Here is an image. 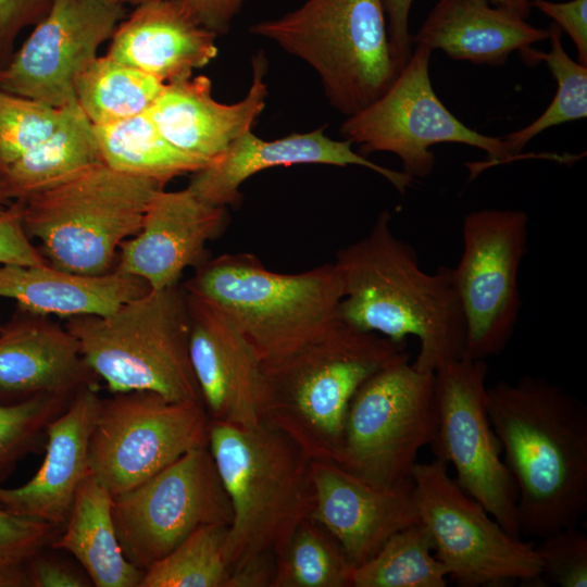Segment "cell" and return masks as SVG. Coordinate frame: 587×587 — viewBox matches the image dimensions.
<instances>
[{
  "label": "cell",
  "instance_id": "obj_1",
  "mask_svg": "<svg viewBox=\"0 0 587 587\" xmlns=\"http://www.w3.org/2000/svg\"><path fill=\"white\" fill-rule=\"evenodd\" d=\"M487 409L517 490L521 535L544 538L587 511V408L540 376L501 380Z\"/></svg>",
  "mask_w": 587,
  "mask_h": 587
},
{
  "label": "cell",
  "instance_id": "obj_2",
  "mask_svg": "<svg viewBox=\"0 0 587 587\" xmlns=\"http://www.w3.org/2000/svg\"><path fill=\"white\" fill-rule=\"evenodd\" d=\"M383 211L361 239L338 250L333 263L342 287L339 317L346 324L395 341L414 336L412 363L423 372L465 354V323L452 267L425 272L415 250L391 228Z\"/></svg>",
  "mask_w": 587,
  "mask_h": 587
},
{
  "label": "cell",
  "instance_id": "obj_3",
  "mask_svg": "<svg viewBox=\"0 0 587 587\" xmlns=\"http://www.w3.org/2000/svg\"><path fill=\"white\" fill-rule=\"evenodd\" d=\"M405 360V341L339 320L295 352L261 362L262 421L287 435L312 461L336 462L357 390L380 370Z\"/></svg>",
  "mask_w": 587,
  "mask_h": 587
},
{
  "label": "cell",
  "instance_id": "obj_4",
  "mask_svg": "<svg viewBox=\"0 0 587 587\" xmlns=\"http://www.w3.org/2000/svg\"><path fill=\"white\" fill-rule=\"evenodd\" d=\"M208 447L232 507L229 573L260 555L279 557L312 512V460L263 421L245 428L210 420Z\"/></svg>",
  "mask_w": 587,
  "mask_h": 587
},
{
  "label": "cell",
  "instance_id": "obj_5",
  "mask_svg": "<svg viewBox=\"0 0 587 587\" xmlns=\"http://www.w3.org/2000/svg\"><path fill=\"white\" fill-rule=\"evenodd\" d=\"M218 307L261 362L283 358L339 320L342 287L333 263L285 274L249 252L208 259L183 286Z\"/></svg>",
  "mask_w": 587,
  "mask_h": 587
},
{
  "label": "cell",
  "instance_id": "obj_6",
  "mask_svg": "<svg viewBox=\"0 0 587 587\" xmlns=\"http://www.w3.org/2000/svg\"><path fill=\"white\" fill-rule=\"evenodd\" d=\"M64 326L111 394L149 390L171 401L202 402L182 285L150 289L105 315L68 317Z\"/></svg>",
  "mask_w": 587,
  "mask_h": 587
},
{
  "label": "cell",
  "instance_id": "obj_7",
  "mask_svg": "<svg viewBox=\"0 0 587 587\" xmlns=\"http://www.w3.org/2000/svg\"><path fill=\"white\" fill-rule=\"evenodd\" d=\"M164 186L99 162L20 202L23 226L30 239L40 241L50 265L84 275L105 274L121 245L139 232L149 203Z\"/></svg>",
  "mask_w": 587,
  "mask_h": 587
},
{
  "label": "cell",
  "instance_id": "obj_8",
  "mask_svg": "<svg viewBox=\"0 0 587 587\" xmlns=\"http://www.w3.org/2000/svg\"><path fill=\"white\" fill-rule=\"evenodd\" d=\"M249 32L307 62L346 117L378 99L399 73L383 0H307Z\"/></svg>",
  "mask_w": 587,
  "mask_h": 587
},
{
  "label": "cell",
  "instance_id": "obj_9",
  "mask_svg": "<svg viewBox=\"0 0 587 587\" xmlns=\"http://www.w3.org/2000/svg\"><path fill=\"white\" fill-rule=\"evenodd\" d=\"M437 427L435 373L409 360L371 376L352 397L336 464L382 488L413 484L419 451Z\"/></svg>",
  "mask_w": 587,
  "mask_h": 587
},
{
  "label": "cell",
  "instance_id": "obj_10",
  "mask_svg": "<svg viewBox=\"0 0 587 587\" xmlns=\"http://www.w3.org/2000/svg\"><path fill=\"white\" fill-rule=\"evenodd\" d=\"M434 459L413 469L419 520L428 529L436 558L460 587L541 583L535 546L515 538L467 495Z\"/></svg>",
  "mask_w": 587,
  "mask_h": 587
},
{
  "label": "cell",
  "instance_id": "obj_11",
  "mask_svg": "<svg viewBox=\"0 0 587 587\" xmlns=\"http://www.w3.org/2000/svg\"><path fill=\"white\" fill-rule=\"evenodd\" d=\"M209 423L203 402L171 401L149 390L100 398L89 439L90 474L112 496L127 491L208 446Z\"/></svg>",
  "mask_w": 587,
  "mask_h": 587
},
{
  "label": "cell",
  "instance_id": "obj_12",
  "mask_svg": "<svg viewBox=\"0 0 587 587\" xmlns=\"http://www.w3.org/2000/svg\"><path fill=\"white\" fill-rule=\"evenodd\" d=\"M432 50L415 45L411 57L386 91L370 105L346 117L345 139L362 153L389 152L413 179L435 167L430 148L439 143L475 147L498 161H512L501 137L482 134L453 115L436 95L429 76Z\"/></svg>",
  "mask_w": 587,
  "mask_h": 587
},
{
  "label": "cell",
  "instance_id": "obj_13",
  "mask_svg": "<svg viewBox=\"0 0 587 587\" xmlns=\"http://www.w3.org/2000/svg\"><path fill=\"white\" fill-rule=\"evenodd\" d=\"M232 515L228 496L208 446L186 452L112 499L122 552L143 572L199 527L229 526Z\"/></svg>",
  "mask_w": 587,
  "mask_h": 587
},
{
  "label": "cell",
  "instance_id": "obj_14",
  "mask_svg": "<svg viewBox=\"0 0 587 587\" xmlns=\"http://www.w3.org/2000/svg\"><path fill=\"white\" fill-rule=\"evenodd\" d=\"M434 373L437 427L430 446L435 459L451 463L459 486L505 532L522 538L516 486L488 414L485 360L463 355Z\"/></svg>",
  "mask_w": 587,
  "mask_h": 587
},
{
  "label": "cell",
  "instance_id": "obj_15",
  "mask_svg": "<svg viewBox=\"0 0 587 587\" xmlns=\"http://www.w3.org/2000/svg\"><path fill=\"white\" fill-rule=\"evenodd\" d=\"M527 223L524 211L511 209L477 210L463 218V251L452 278L465 323L464 355L471 359L500 354L514 334Z\"/></svg>",
  "mask_w": 587,
  "mask_h": 587
},
{
  "label": "cell",
  "instance_id": "obj_16",
  "mask_svg": "<svg viewBox=\"0 0 587 587\" xmlns=\"http://www.w3.org/2000/svg\"><path fill=\"white\" fill-rule=\"evenodd\" d=\"M125 17L113 0H52L47 15L0 68V89L53 108L74 101L80 74Z\"/></svg>",
  "mask_w": 587,
  "mask_h": 587
},
{
  "label": "cell",
  "instance_id": "obj_17",
  "mask_svg": "<svg viewBox=\"0 0 587 587\" xmlns=\"http://www.w3.org/2000/svg\"><path fill=\"white\" fill-rule=\"evenodd\" d=\"M185 292L189 359L210 420L245 428L259 425L262 422L260 358L218 307Z\"/></svg>",
  "mask_w": 587,
  "mask_h": 587
},
{
  "label": "cell",
  "instance_id": "obj_18",
  "mask_svg": "<svg viewBox=\"0 0 587 587\" xmlns=\"http://www.w3.org/2000/svg\"><path fill=\"white\" fill-rule=\"evenodd\" d=\"M227 209L203 201L187 187L160 190L149 203L139 232L120 247L116 270L143 279L151 290L179 284L187 267L209 258L208 241L227 224Z\"/></svg>",
  "mask_w": 587,
  "mask_h": 587
},
{
  "label": "cell",
  "instance_id": "obj_19",
  "mask_svg": "<svg viewBox=\"0 0 587 587\" xmlns=\"http://www.w3.org/2000/svg\"><path fill=\"white\" fill-rule=\"evenodd\" d=\"M314 505L310 519L339 542L354 567L398 530L419 522L413 484L373 486L338 464L312 461Z\"/></svg>",
  "mask_w": 587,
  "mask_h": 587
},
{
  "label": "cell",
  "instance_id": "obj_20",
  "mask_svg": "<svg viewBox=\"0 0 587 587\" xmlns=\"http://www.w3.org/2000/svg\"><path fill=\"white\" fill-rule=\"evenodd\" d=\"M324 128L275 139L263 140L251 130L243 133L208 165L193 173L187 186L197 197L214 205H236L241 201V184L263 170L296 164L358 165L388 180L404 193L414 180L402 171L372 162L352 149V143L334 140Z\"/></svg>",
  "mask_w": 587,
  "mask_h": 587
},
{
  "label": "cell",
  "instance_id": "obj_21",
  "mask_svg": "<svg viewBox=\"0 0 587 587\" xmlns=\"http://www.w3.org/2000/svg\"><path fill=\"white\" fill-rule=\"evenodd\" d=\"M49 316L18 310L0 328V402L38 395L73 399L99 379L74 336Z\"/></svg>",
  "mask_w": 587,
  "mask_h": 587
},
{
  "label": "cell",
  "instance_id": "obj_22",
  "mask_svg": "<svg viewBox=\"0 0 587 587\" xmlns=\"http://www.w3.org/2000/svg\"><path fill=\"white\" fill-rule=\"evenodd\" d=\"M98 385L79 390L46 430L45 458L15 488L0 486V505L21 516L64 527L76 492L90 474L89 439L100 401Z\"/></svg>",
  "mask_w": 587,
  "mask_h": 587
},
{
  "label": "cell",
  "instance_id": "obj_23",
  "mask_svg": "<svg viewBox=\"0 0 587 587\" xmlns=\"http://www.w3.org/2000/svg\"><path fill=\"white\" fill-rule=\"evenodd\" d=\"M264 57L252 61V83L243 99L233 104L212 97L209 77L165 84L147 111L161 135L178 150L208 162L220 155L251 126L265 107Z\"/></svg>",
  "mask_w": 587,
  "mask_h": 587
},
{
  "label": "cell",
  "instance_id": "obj_24",
  "mask_svg": "<svg viewBox=\"0 0 587 587\" xmlns=\"http://www.w3.org/2000/svg\"><path fill=\"white\" fill-rule=\"evenodd\" d=\"M215 38L180 0H149L118 24L107 55L170 84L208 65L217 54Z\"/></svg>",
  "mask_w": 587,
  "mask_h": 587
},
{
  "label": "cell",
  "instance_id": "obj_25",
  "mask_svg": "<svg viewBox=\"0 0 587 587\" xmlns=\"http://www.w3.org/2000/svg\"><path fill=\"white\" fill-rule=\"evenodd\" d=\"M549 35V28L535 27L487 0H439L412 43L441 50L452 60L500 66L512 52Z\"/></svg>",
  "mask_w": 587,
  "mask_h": 587
},
{
  "label": "cell",
  "instance_id": "obj_26",
  "mask_svg": "<svg viewBox=\"0 0 587 587\" xmlns=\"http://www.w3.org/2000/svg\"><path fill=\"white\" fill-rule=\"evenodd\" d=\"M150 290L148 284L116 268L84 275L50 265L0 264V297L18 310L65 319L105 315Z\"/></svg>",
  "mask_w": 587,
  "mask_h": 587
},
{
  "label": "cell",
  "instance_id": "obj_27",
  "mask_svg": "<svg viewBox=\"0 0 587 587\" xmlns=\"http://www.w3.org/2000/svg\"><path fill=\"white\" fill-rule=\"evenodd\" d=\"M113 496L89 474L50 548L71 553L96 587H139L143 571L124 557L112 516Z\"/></svg>",
  "mask_w": 587,
  "mask_h": 587
},
{
  "label": "cell",
  "instance_id": "obj_28",
  "mask_svg": "<svg viewBox=\"0 0 587 587\" xmlns=\"http://www.w3.org/2000/svg\"><path fill=\"white\" fill-rule=\"evenodd\" d=\"M101 162L93 126L76 101L58 126L0 173L8 198L22 202Z\"/></svg>",
  "mask_w": 587,
  "mask_h": 587
},
{
  "label": "cell",
  "instance_id": "obj_29",
  "mask_svg": "<svg viewBox=\"0 0 587 587\" xmlns=\"http://www.w3.org/2000/svg\"><path fill=\"white\" fill-rule=\"evenodd\" d=\"M92 126L101 162L125 174L166 184L176 176L196 173L210 163L170 143L148 112L121 122Z\"/></svg>",
  "mask_w": 587,
  "mask_h": 587
},
{
  "label": "cell",
  "instance_id": "obj_30",
  "mask_svg": "<svg viewBox=\"0 0 587 587\" xmlns=\"http://www.w3.org/2000/svg\"><path fill=\"white\" fill-rule=\"evenodd\" d=\"M164 86L157 77L105 54L80 74L75 98L91 124L99 126L147 112Z\"/></svg>",
  "mask_w": 587,
  "mask_h": 587
},
{
  "label": "cell",
  "instance_id": "obj_31",
  "mask_svg": "<svg viewBox=\"0 0 587 587\" xmlns=\"http://www.w3.org/2000/svg\"><path fill=\"white\" fill-rule=\"evenodd\" d=\"M420 521L392 536L365 562L352 567L350 587H446L448 572L436 558Z\"/></svg>",
  "mask_w": 587,
  "mask_h": 587
},
{
  "label": "cell",
  "instance_id": "obj_32",
  "mask_svg": "<svg viewBox=\"0 0 587 587\" xmlns=\"http://www.w3.org/2000/svg\"><path fill=\"white\" fill-rule=\"evenodd\" d=\"M550 50L548 52L525 48L520 52L527 64L542 62L557 82V91L547 109L530 124L501 136L503 146L513 161L537 135L563 123L587 116V65L575 62L564 50L562 30L551 24L549 27Z\"/></svg>",
  "mask_w": 587,
  "mask_h": 587
},
{
  "label": "cell",
  "instance_id": "obj_33",
  "mask_svg": "<svg viewBox=\"0 0 587 587\" xmlns=\"http://www.w3.org/2000/svg\"><path fill=\"white\" fill-rule=\"evenodd\" d=\"M352 567L336 538L308 517L276 558L272 587H350Z\"/></svg>",
  "mask_w": 587,
  "mask_h": 587
},
{
  "label": "cell",
  "instance_id": "obj_34",
  "mask_svg": "<svg viewBox=\"0 0 587 587\" xmlns=\"http://www.w3.org/2000/svg\"><path fill=\"white\" fill-rule=\"evenodd\" d=\"M228 525H204L145 571L139 587H224Z\"/></svg>",
  "mask_w": 587,
  "mask_h": 587
},
{
  "label": "cell",
  "instance_id": "obj_35",
  "mask_svg": "<svg viewBox=\"0 0 587 587\" xmlns=\"http://www.w3.org/2000/svg\"><path fill=\"white\" fill-rule=\"evenodd\" d=\"M72 399L38 395L26 400L0 402V483L28 453L45 447L49 423Z\"/></svg>",
  "mask_w": 587,
  "mask_h": 587
},
{
  "label": "cell",
  "instance_id": "obj_36",
  "mask_svg": "<svg viewBox=\"0 0 587 587\" xmlns=\"http://www.w3.org/2000/svg\"><path fill=\"white\" fill-rule=\"evenodd\" d=\"M65 107L53 108L0 89V173L47 138Z\"/></svg>",
  "mask_w": 587,
  "mask_h": 587
},
{
  "label": "cell",
  "instance_id": "obj_37",
  "mask_svg": "<svg viewBox=\"0 0 587 587\" xmlns=\"http://www.w3.org/2000/svg\"><path fill=\"white\" fill-rule=\"evenodd\" d=\"M541 583L559 587L587 586V535L575 526L541 538Z\"/></svg>",
  "mask_w": 587,
  "mask_h": 587
},
{
  "label": "cell",
  "instance_id": "obj_38",
  "mask_svg": "<svg viewBox=\"0 0 587 587\" xmlns=\"http://www.w3.org/2000/svg\"><path fill=\"white\" fill-rule=\"evenodd\" d=\"M54 524L17 515L0 505V567L26 564L62 532Z\"/></svg>",
  "mask_w": 587,
  "mask_h": 587
},
{
  "label": "cell",
  "instance_id": "obj_39",
  "mask_svg": "<svg viewBox=\"0 0 587 587\" xmlns=\"http://www.w3.org/2000/svg\"><path fill=\"white\" fill-rule=\"evenodd\" d=\"M48 263L27 235L22 218V205L12 202L0 214V264L42 265Z\"/></svg>",
  "mask_w": 587,
  "mask_h": 587
},
{
  "label": "cell",
  "instance_id": "obj_40",
  "mask_svg": "<svg viewBox=\"0 0 587 587\" xmlns=\"http://www.w3.org/2000/svg\"><path fill=\"white\" fill-rule=\"evenodd\" d=\"M529 4L549 16L553 24L569 35L576 47L578 62L587 65V0H529Z\"/></svg>",
  "mask_w": 587,
  "mask_h": 587
},
{
  "label": "cell",
  "instance_id": "obj_41",
  "mask_svg": "<svg viewBox=\"0 0 587 587\" xmlns=\"http://www.w3.org/2000/svg\"><path fill=\"white\" fill-rule=\"evenodd\" d=\"M139 5L149 0H113ZM52 0H0V49L5 50L25 27L36 25L48 13Z\"/></svg>",
  "mask_w": 587,
  "mask_h": 587
},
{
  "label": "cell",
  "instance_id": "obj_42",
  "mask_svg": "<svg viewBox=\"0 0 587 587\" xmlns=\"http://www.w3.org/2000/svg\"><path fill=\"white\" fill-rule=\"evenodd\" d=\"M29 587H89L85 571L70 562L45 553V549L26 563Z\"/></svg>",
  "mask_w": 587,
  "mask_h": 587
},
{
  "label": "cell",
  "instance_id": "obj_43",
  "mask_svg": "<svg viewBox=\"0 0 587 587\" xmlns=\"http://www.w3.org/2000/svg\"><path fill=\"white\" fill-rule=\"evenodd\" d=\"M246 1L180 0V4L190 18L217 36L228 32L232 21Z\"/></svg>",
  "mask_w": 587,
  "mask_h": 587
},
{
  "label": "cell",
  "instance_id": "obj_44",
  "mask_svg": "<svg viewBox=\"0 0 587 587\" xmlns=\"http://www.w3.org/2000/svg\"><path fill=\"white\" fill-rule=\"evenodd\" d=\"M387 32L394 61L400 71L412 53V35L409 32V16L414 0H383Z\"/></svg>",
  "mask_w": 587,
  "mask_h": 587
},
{
  "label": "cell",
  "instance_id": "obj_45",
  "mask_svg": "<svg viewBox=\"0 0 587 587\" xmlns=\"http://www.w3.org/2000/svg\"><path fill=\"white\" fill-rule=\"evenodd\" d=\"M276 557L260 555L233 570L224 587H272Z\"/></svg>",
  "mask_w": 587,
  "mask_h": 587
},
{
  "label": "cell",
  "instance_id": "obj_46",
  "mask_svg": "<svg viewBox=\"0 0 587 587\" xmlns=\"http://www.w3.org/2000/svg\"><path fill=\"white\" fill-rule=\"evenodd\" d=\"M0 587H29L26 564L0 567Z\"/></svg>",
  "mask_w": 587,
  "mask_h": 587
},
{
  "label": "cell",
  "instance_id": "obj_47",
  "mask_svg": "<svg viewBox=\"0 0 587 587\" xmlns=\"http://www.w3.org/2000/svg\"><path fill=\"white\" fill-rule=\"evenodd\" d=\"M492 5L504 9L524 20L530 15L529 0H487Z\"/></svg>",
  "mask_w": 587,
  "mask_h": 587
},
{
  "label": "cell",
  "instance_id": "obj_48",
  "mask_svg": "<svg viewBox=\"0 0 587 587\" xmlns=\"http://www.w3.org/2000/svg\"><path fill=\"white\" fill-rule=\"evenodd\" d=\"M12 201L8 198L0 179V214L7 211Z\"/></svg>",
  "mask_w": 587,
  "mask_h": 587
},
{
  "label": "cell",
  "instance_id": "obj_49",
  "mask_svg": "<svg viewBox=\"0 0 587 587\" xmlns=\"http://www.w3.org/2000/svg\"><path fill=\"white\" fill-rule=\"evenodd\" d=\"M2 324H1V321H0V328H1Z\"/></svg>",
  "mask_w": 587,
  "mask_h": 587
}]
</instances>
